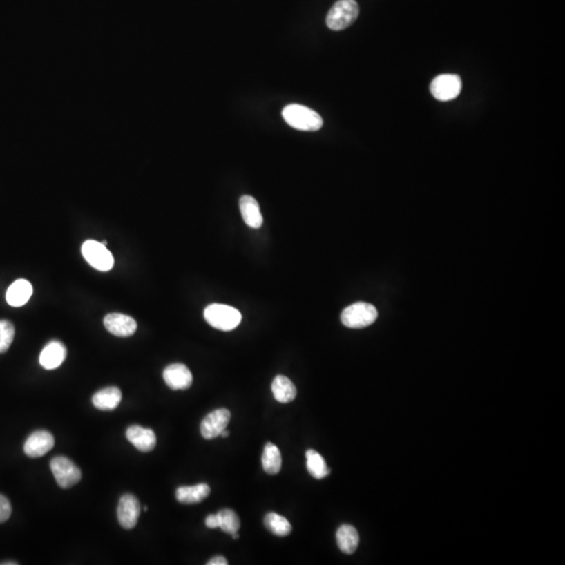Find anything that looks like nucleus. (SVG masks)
I'll return each instance as SVG.
<instances>
[{"instance_id":"a211bd4d","label":"nucleus","mask_w":565,"mask_h":565,"mask_svg":"<svg viewBox=\"0 0 565 565\" xmlns=\"http://www.w3.org/2000/svg\"><path fill=\"white\" fill-rule=\"evenodd\" d=\"M32 294V286L28 280H17L10 286L7 291V302L12 307L26 305Z\"/></svg>"},{"instance_id":"b1692460","label":"nucleus","mask_w":565,"mask_h":565,"mask_svg":"<svg viewBox=\"0 0 565 565\" xmlns=\"http://www.w3.org/2000/svg\"><path fill=\"white\" fill-rule=\"evenodd\" d=\"M219 518V528L225 533L231 534L237 533L239 531L240 519L239 516L235 513V511L229 509H223L217 513Z\"/></svg>"},{"instance_id":"6e6552de","label":"nucleus","mask_w":565,"mask_h":565,"mask_svg":"<svg viewBox=\"0 0 565 565\" xmlns=\"http://www.w3.org/2000/svg\"><path fill=\"white\" fill-rule=\"evenodd\" d=\"M231 412L227 408H219L207 414L201 422L200 432L203 438L207 440L221 436L223 430H227L231 421Z\"/></svg>"},{"instance_id":"f8f14e48","label":"nucleus","mask_w":565,"mask_h":565,"mask_svg":"<svg viewBox=\"0 0 565 565\" xmlns=\"http://www.w3.org/2000/svg\"><path fill=\"white\" fill-rule=\"evenodd\" d=\"M104 326L115 336L129 337L135 333L137 324L129 315L111 313L104 317Z\"/></svg>"},{"instance_id":"5701e85b","label":"nucleus","mask_w":565,"mask_h":565,"mask_svg":"<svg viewBox=\"0 0 565 565\" xmlns=\"http://www.w3.org/2000/svg\"><path fill=\"white\" fill-rule=\"evenodd\" d=\"M264 524H265L267 530H269L272 534L278 536V537L288 536L292 531L290 522L284 516L278 515V514L274 513V512L268 513L265 516Z\"/></svg>"},{"instance_id":"aec40b11","label":"nucleus","mask_w":565,"mask_h":565,"mask_svg":"<svg viewBox=\"0 0 565 565\" xmlns=\"http://www.w3.org/2000/svg\"><path fill=\"white\" fill-rule=\"evenodd\" d=\"M337 546L345 554L351 555L358 548L359 535L356 528L349 524H343L337 530Z\"/></svg>"},{"instance_id":"20e7f679","label":"nucleus","mask_w":565,"mask_h":565,"mask_svg":"<svg viewBox=\"0 0 565 565\" xmlns=\"http://www.w3.org/2000/svg\"><path fill=\"white\" fill-rule=\"evenodd\" d=\"M358 15V3L355 0H338L329 11L327 26L332 30H343L354 23Z\"/></svg>"},{"instance_id":"4468645a","label":"nucleus","mask_w":565,"mask_h":565,"mask_svg":"<svg viewBox=\"0 0 565 565\" xmlns=\"http://www.w3.org/2000/svg\"><path fill=\"white\" fill-rule=\"evenodd\" d=\"M66 356V347L61 341H50L40 354V365L46 370H55L64 363Z\"/></svg>"},{"instance_id":"c85d7f7f","label":"nucleus","mask_w":565,"mask_h":565,"mask_svg":"<svg viewBox=\"0 0 565 565\" xmlns=\"http://www.w3.org/2000/svg\"><path fill=\"white\" fill-rule=\"evenodd\" d=\"M229 430H223L222 434H221V437H222V438H227V437H229Z\"/></svg>"},{"instance_id":"9b49d317","label":"nucleus","mask_w":565,"mask_h":565,"mask_svg":"<svg viewBox=\"0 0 565 565\" xmlns=\"http://www.w3.org/2000/svg\"><path fill=\"white\" fill-rule=\"evenodd\" d=\"M55 445V439L50 432L46 430H37L32 432L24 443L23 450L28 457L36 459L44 457L52 450Z\"/></svg>"},{"instance_id":"1a4fd4ad","label":"nucleus","mask_w":565,"mask_h":565,"mask_svg":"<svg viewBox=\"0 0 565 565\" xmlns=\"http://www.w3.org/2000/svg\"><path fill=\"white\" fill-rule=\"evenodd\" d=\"M140 515V504L133 494H125L117 506V519L126 530H131L137 524Z\"/></svg>"},{"instance_id":"0eeeda50","label":"nucleus","mask_w":565,"mask_h":565,"mask_svg":"<svg viewBox=\"0 0 565 565\" xmlns=\"http://www.w3.org/2000/svg\"><path fill=\"white\" fill-rule=\"evenodd\" d=\"M430 91L439 101H451L457 99L462 91V80L457 75H441L432 81Z\"/></svg>"},{"instance_id":"39448f33","label":"nucleus","mask_w":565,"mask_h":565,"mask_svg":"<svg viewBox=\"0 0 565 565\" xmlns=\"http://www.w3.org/2000/svg\"><path fill=\"white\" fill-rule=\"evenodd\" d=\"M82 255L87 263L99 271H109L115 265V258L102 242L87 240L82 245Z\"/></svg>"},{"instance_id":"4be33fe9","label":"nucleus","mask_w":565,"mask_h":565,"mask_svg":"<svg viewBox=\"0 0 565 565\" xmlns=\"http://www.w3.org/2000/svg\"><path fill=\"white\" fill-rule=\"evenodd\" d=\"M306 459L307 469L314 479H322L330 475V469L327 466L326 461L317 451L313 449L307 450Z\"/></svg>"},{"instance_id":"a878e982","label":"nucleus","mask_w":565,"mask_h":565,"mask_svg":"<svg viewBox=\"0 0 565 565\" xmlns=\"http://www.w3.org/2000/svg\"><path fill=\"white\" fill-rule=\"evenodd\" d=\"M12 514V506L9 499L0 494V524L7 521Z\"/></svg>"},{"instance_id":"f3484780","label":"nucleus","mask_w":565,"mask_h":565,"mask_svg":"<svg viewBox=\"0 0 565 565\" xmlns=\"http://www.w3.org/2000/svg\"><path fill=\"white\" fill-rule=\"evenodd\" d=\"M122 398L123 395L121 390L115 386H111L97 392L93 395V404L99 410H113L119 405Z\"/></svg>"},{"instance_id":"f257e3e1","label":"nucleus","mask_w":565,"mask_h":565,"mask_svg":"<svg viewBox=\"0 0 565 565\" xmlns=\"http://www.w3.org/2000/svg\"><path fill=\"white\" fill-rule=\"evenodd\" d=\"M282 115L288 125L302 131H316L323 126V119L316 111L298 104L286 106Z\"/></svg>"},{"instance_id":"dca6fc26","label":"nucleus","mask_w":565,"mask_h":565,"mask_svg":"<svg viewBox=\"0 0 565 565\" xmlns=\"http://www.w3.org/2000/svg\"><path fill=\"white\" fill-rule=\"evenodd\" d=\"M211 493V488L207 483H198L195 486H182L176 490V499L180 503L198 504L204 501Z\"/></svg>"},{"instance_id":"393cba45","label":"nucleus","mask_w":565,"mask_h":565,"mask_svg":"<svg viewBox=\"0 0 565 565\" xmlns=\"http://www.w3.org/2000/svg\"><path fill=\"white\" fill-rule=\"evenodd\" d=\"M15 336V328L9 320H0V353H6L11 347Z\"/></svg>"},{"instance_id":"412c9836","label":"nucleus","mask_w":565,"mask_h":565,"mask_svg":"<svg viewBox=\"0 0 565 565\" xmlns=\"http://www.w3.org/2000/svg\"><path fill=\"white\" fill-rule=\"evenodd\" d=\"M262 466L268 475H276L280 472L282 467V455L280 449L272 443H267L264 447Z\"/></svg>"},{"instance_id":"ddd939ff","label":"nucleus","mask_w":565,"mask_h":565,"mask_svg":"<svg viewBox=\"0 0 565 565\" xmlns=\"http://www.w3.org/2000/svg\"><path fill=\"white\" fill-rule=\"evenodd\" d=\"M128 441L142 452H150L156 446V434L150 428H144L140 425H132L126 432Z\"/></svg>"},{"instance_id":"cd10ccee","label":"nucleus","mask_w":565,"mask_h":565,"mask_svg":"<svg viewBox=\"0 0 565 565\" xmlns=\"http://www.w3.org/2000/svg\"><path fill=\"white\" fill-rule=\"evenodd\" d=\"M229 562H227V559L222 556H217L214 557V558H211V560L207 562V565H227Z\"/></svg>"},{"instance_id":"c756f323","label":"nucleus","mask_w":565,"mask_h":565,"mask_svg":"<svg viewBox=\"0 0 565 565\" xmlns=\"http://www.w3.org/2000/svg\"><path fill=\"white\" fill-rule=\"evenodd\" d=\"M1 564H3V565H8V564L15 565V564H18V563L17 562H3V563H1Z\"/></svg>"},{"instance_id":"423d86ee","label":"nucleus","mask_w":565,"mask_h":565,"mask_svg":"<svg viewBox=\"0 0 565 565\" xmlns=\"http://www.w3.org/2000/svg\"><path fill=\"white\" fill-rule=\"evenodd\" d=\"M50 470L58 485L68 489L77 485L82 479L80 468L68 457H56L50 461Z\"/></svg>"},{"instance_id":"bb28decb","label":"nucleus","mask_w":565,"mask_h":565,"mask_svg":"<svg viewBox=\"0 0 565 565\" xmlns=\"http://www.w3.org/2000/svg\"><path fill=\"white\" fill-rule=\"evenodd\" d=\"M205 524L207 528H219V518L217 514H211L205 518Z\"/></svg>"},{"instance_id":"2eb2a0df","label":"nucleus","mask_w":565,"mask_h":565,"mask_svg":"<svg viewBox=\"0 0 565 565\" xmlns=\"http://www.w3.org/2000/svg\"><path fill=\"white\" fill-rule=\"evenodd\" d=\"M240 211L244 222L251 229H260L263 224V216L260 211V205L253 197L245 195L239 201Z\"/></svg>"},{"instance_id":"7ed1b4c3","label":"nucleus","mask_w":565,"mask_h":565,"mask_svg":"<svg viewBox=\"0 0 565 565\" xmlns=\"http://www.w3.org/2000/svg\"><path fill=\"white\" fill-rule=\"evenodd\" d=\"M378 311L369 303L359 302L347 307L341 313V323L347 328L363 329L377 320Z\"/></svg>"},{"instance_id":"6ab92c4d","label":"nucleus","mask_w":565,"mask_h":565,"mask_svg":"<svg viewBox=\"0 0 565 565\" xmlns=\"http://www.w3.org/2000/svg\"><path fill=\"white\" fill-rule=\"evenodd\" d=\"M274 399L280 403H289L296 397V387L294 382L286 376L278 375L271 384Z\"/></svg>"},{"instance_id":"f03ea898","label":"nucleus","mask_w":565,"mask_h":565,"mask_svg":"<svg viewBox=\"0 0 565 565\" xmlns=\"http://www.w3.org/2000/svg\"><path fill=\"white\" fill-rule=\"evenodd\" d=\"M204 318L213 328L231 331L239 326L242 315L233 307L223 304H211L204 310Z\"/></svg>"},{"instance_id":"9d476101","label":"nucleus","mask_w":565,"mask_h":565,"mask_svg":"<svg viewBox=\"0 0 565 565\" xmlns=\"http://www.w3.org/2000/svg\"><path fill=\"white\" fill-rule=\"evenodd\" d=\"M164 382L173 391H184L191 387L193 383V375L186 365L182 363H174L164 369Z\"/></svg>"}]
</instances>
